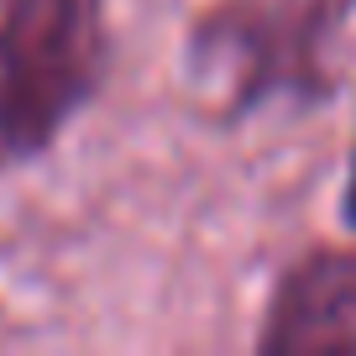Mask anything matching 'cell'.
Returning a JSON list of instances; mask_svg holds the SVG:
<instances>
[{
    "label": "cell",
    "mask_w": 356,
    "mask_h": 356,
    "mask_svg": "<svg viewBox=\"0 0 356 356\" xmlns=\"http://www.w3.org/2000/svg\"><path fill=\"white\" fill-rule=\"evenodd\" d=\"M257 346L278 356H356V257H304L278 283Z\"/></svg>",
    "instance_id": "obj_3"
},
{
    "label": "cell",
    "mask_w": 356,
    "mask_h": 356,
    "mask_svg": "<svg viewBox=\"0 0 356 356\" xmlns=\"http://www.w3.org/2000/svg\"><path fill=\"white\" fill-rule=\"evenodd\" d=\"M105 0H0V173L42 157L105 79Z\"/></svg>",
    "instance_id": "obj_1"
},
{
    "label": "cell",
    "mask_w": 356,
    "mask_h": 356,
    "mask_svg": "<svg viewBox=\"0 0 356 356\" xmlns=\"http://www.w3.org/2000/svg\"><path fill=\"white\" fill-rule=\"evenodd\" d=\"M356 0H225L200 16L189 68L231 115L262 100H325V47Z\"/></svg>",
    "instance_id": "obj_2"
},
{
    "label": "cell",
    "mask_w": 356,
    "mask_h": 356,
    "mask_svg": "<svg viewBox=\"0 0 356 356\" xmlns=\"http://www.w3.org/2000/svg\"><path fill=\"white\" fill-rule=\"evenodd\" d=\"M346 220L356 225V163H351V184H346Z\"/></svg>",
    "instance_id": "obj_4"
}]
</instances>
